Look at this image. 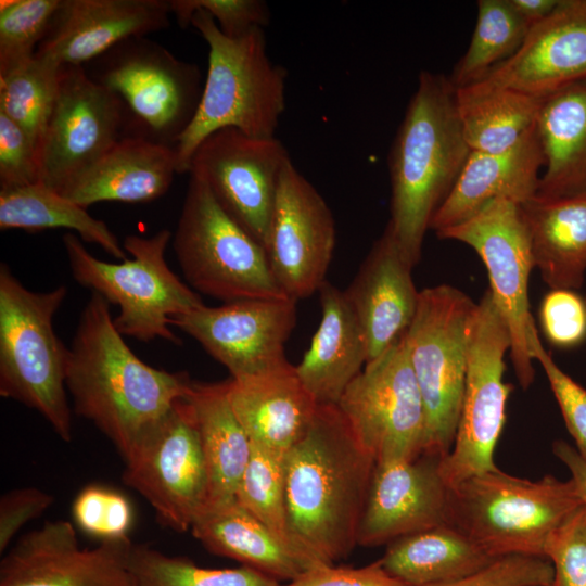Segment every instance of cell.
<instances>
[{"label":"cell","instance_id":"6da1fadb","mask_svg":"<svg viewBox=\"0 0 586 586\" xmlns=\"http://www.w3.org/2000/svg\"><path fill=\"white\" fill-rule=\"evenodd\" d=\"M66 388L77 416L92 422L127 460L184 398L192 380L146 365L114 324L109 303L92 292L68 347Z\"/></svg>","mask_w":586,"mask_h":586},{"label":"cell","instance_id":"7a4b0ae2","mask_svg":"<svg viewBox=\"0 0 586 586\" xmlns=\"http://www.w3.org/2000/svg\"><path fill=\"white\" fill-rule=\"evenodd\" d=\"M375 460L336 405H319L285 455L288 523L295 544L326 564L357 545Z\"/></svg>","mask_w":586,"mask_h":586},{"label":"cell","instance_id":"3957f363","mask_svg":"<svg viewBox=\"0 0 586 586\" xmlns=\"http://www.w3.org/2000/svg\"><path fill=\"white\" fill-rule=\"evenodd\" d=\"M471 150L442 74L422 71L388 154L391 227L416 266L438 207L453 190Z\"/></svg>","mask_w":586,"mask_h":586},{"label":"cell","instance_id":"277c9868","mask_svg":"<svg viewBox=\"0 0 586 586\" xmlns=\"http://www.w3.org/2000/svg\"><path fill=\"white\" fill-rule=\"evenodd\" d=\"M193 26L208 46V67L196 112L174 148L178 174L189 173L200 143L213 132L235 128L254 138H273L285 110L286 69L271 62L264 28L230 38L206 12Z\"/></svg>","mask_w":586,"mask_h":586},{"label":"cell","instance_id":"5b68a950","mask_svg":"<svg viewBox=\"0 0 586 586\" xmlns=\"http://www.w3.org/2000/svg\"><path fill=\"white\" fill-rule=\"evenodd\" d=\"M67 286L25 288L0 265V395L36 410L64 442L72 440L66 370L69 348L53 330Z\"/></svg>","mask_w":586,"mask_h":586},{"label":"cell","instance_id":"8992f818","mask_svg":"<svg viewBox=\"0 0 586 586\" xmlns=\"http://www.w3.org/2000/svg\"><path fill=\"white\" fill-rule=\"evenodd\" d=\"M582 506L571 479L532 481L497 469L449 487L446 524L494 558H545L550 534Z\"/></svg>","mask_w":586,"mask_h":586},{"label":"cell","instance_id":"52a82bcc","mask_svg":"<svg viewBox=\"0 0 586 586\" xmlns=\"http://www.w3.org/2000/svg\"><path fill=\"white\" fill-rule=\"evenodd\" d=\"M170 239L167 229L151 237L127 235L123 246L131 258L107 263L89 253L78 235L67 232L62 238L73 278L118 306L114 324L123 336L180 345L170 318L205 305L168 267L165 252Z\"/></svg>","mask_w":586,"mask_h":586},{"label":"cell","instance_id":"ba28073f","mask_svg":"<svg viewBox=\"0 0 586 586\" xmlns=\"http://www.w3.org/2000/svg\"><path fill=\"white\" fill-rule=\"evenodd\" d=\"M173 247L187 282L196 293L224 303L288 297L272 275L265 247L219 205L206 182L192 173Z\"/></svg>","mask_w":586,"mask_h":586},{"label":"cell","instance_id":"9c48e42d","mask_svg":"<svg viewBox=\"0 0 586 586\" xmlns=\"http://www.w3.org/2000/svg\"><path fill=\"white\" fill-rule=\"evenodd\" d=\"M477 303L461 290L440 284L420 291L404 334L425 410L422 453L446 457L460 418L468 345Z\"/></svg>","mask_w":586,"mask_h":586},{"label":"cell","instance_id":"30bf717a","mask_svg":"<svg viewBox=\"0 0 586 586\" xmlns=\"http://www.w3.org/2000/svg\"><path fill=\"white\" fill-rule=\"evenodd\" d=\"M510 349L506 321L487 289L472 319L467 373L456 437L441 461L448 487L477 474L497 470L496 445L506 421V405L513 386L504 381L505 355Z\"/></svg>","mask_w":586,"mask_h":586},{"label":"cell","instance_id":"8fae6325","mask_svg":"<svg viewBox=\"0 0 586 586\" xmlns=\"http://www.w3.org/2000/svg\"><path fill=\"white\" fill-rule=\"evenodd\" d=\"M436 234L469 245L485 265L488 290L508 327L514 373L521 387L527 390L535 375L528 346L535 322L528 300L534 260L521 205L508 199L493 200L467 220Z\"/></svg>","mask_w":586,"mask_h":586},{"label":"cell","instance_id":"7c38bea8","mask_svg":"<svg viewBox=\"0 0 586 586\" xmlns=\"http://www.w3.org/2000/svg\"><path fill=\"white\" fill-rule=\"evenodd\" d=\"M336 406L375 463L422 454L425 410L404 335L366 364Z\"/></svg>","mask_w":586,"mask_h":586},{"label":"cell","instance_id":"4fadbf2b","mask_svg":"<svg viewBox=\"0 0 586 586\" xmlns=\"http://www.w3.org/2000/svg\"><path fill=\"white\" fill-rule=\"evenodd\" d=\"M93 79L119 97L149 138L173 146L191 123L203 90L195 64L144 37L103 54Z\"/></svg>","mask_w":586,"mask_h":586},{"label":"cell","instance_id":"5bb4252c","mask_svg":"<svg viewBox=\"0 0 586 586\" xmlns=\"http://www.w3.org/2000/svg\"><path fill=\"white\" fill-rule=\"evenodd\" d=\"M122 480L151 505L164 526L179 533L191 530L207 502L208 476L186 397L125 460Z\"/></svg>","mask_w":586,"mask_h":586},{"label":"cell","instance_id":"9a60e30c","mask_svg":"<svg viewBox=\"0 0 586 586\" xmlns=\"http://www.w3.org/2000/svg\"><path fill=\"white\" fill-rule=\"evenodd\" d=\"M125 104L82 66L61 68L39 149V182L60 193L119 139Z\"/></svg>","mask_w":586,"mask_h":586},{"label":"cell","instance_id":"2e32d148","mask_svg":"<svg viewBox=\"0 0 586 586\" xmlns=\"http://www.w3.org/2000/svg\"><path fill=\"white\" fill-rule=\"evenodd\" d=\"M290 161L276 137L224 128L200 143L189 174L201 177L219 205L265 247L280 176Z\"/></svg>","mask_w":586,"mask_h":586},{"label":"cell","instance_id":"e0dca14e","mask_svg":"<svg viewBox=\"0 0 586 586\" xmlns=\"http://www.w3.org/2000/svg\"><path fill=\"white\" fill-rule=\"evenodd\" d=\"M296 323V301L246 298L220 306L203 305L170 318L214 359L230 378L266 373L290 365L285 343Z\"/></svg>","mask_w":586,"mask_h":586},{"label":"cell","instance_id":"ac0fdd59","mask_svg":"<svg viewBox=\"0 0 586 586\" xmlns=\"http://www.w3.org/2000/svg\"><path fill=\"white\" fill-rule=\"evenodd\" d=\"M335 242L329 205L290 161L280 176L265 244L272 275L288 297L297 302L319 291Z\"/></svg>","mask_w":586,"mask_h":586},{"label":"cell","instance_id":"d6986e66","mask_svg":"<svg viewBox=\"0 0 586 586\" xmlns=\"http://www.w3.org/2000/svg\"><path fill=\"white\" fill-rule=\"evenodd\" d=\"M129 538L81 548L69 521L44 522L3 555L0 586H139Z\"/></svg>","mask_w":586,"mask_h":586},{"label":"cell","instance_id":"ffe728a7","mask_svg":"<svg viewBox=\"0 0 586 586\" xmlns=\"http://www.w3.org/2000/svg\"><path fill=\"white\" fill-rule=\"evenodd\" d=\"M443 458L422 453L410 460L375 463L357 545H387L446 524L449 487L441 474Z\"/></svg>","mask_w":586,"mask_h":586},{"label":"cell","instance_id":"44dd1931","mask_svg":"<svg viewBox=\"0 0 586 586\" xmlns=\"http://www.w3.org/2000/svg\"><path fill=\"white\" fill-rule=\"evenodd\" d=\"M165 0H62L36 56L59 67L82 66L130 38L166 28Z\"/></svg>","mask_w":586,"mask_h":586},{"label":"cell","instance_id":"7402d4cb","mask_svg":"<svg viewBox=\"0 0 586 586\" xmlns=\"http://www.w3.org/2000/svg\"><path fill=\"white\" fill-rule=\"evenodd\" d=\"M586 79V0H560L519 50L479 84L545 98ZM476 84V82H475Z\"/></svg>","mask_w":586,"mask_h":586},{"label":"cell","instance_id":"603a6c76","mask_svg":"<svg viewBox=\"0 0 586 586\" xmlns=\"http://www.w3.org/2000/svg\"><path fill=\"white\" fill-rule=\"evenodd\" d=\"M413 267L386 225L344 290L366 339L367 362L393 346L415 317L420 291L412 280Z\"/></svg>","mask_w":586,"mask_h":586},{"label":"cell","instance_id":"cb8c5ba5","mask_svg":"<svg viewBox=\"0 0 586 586\" xmlns=\"http://www.w3.org/2000/svg\"><path fill=\"white\" fill-rule=\"evenodd\" d=\"M545 158L534 127L512 148L494 153L471 151L430 229L458 225L496 199L522 204L537 194Z\"/></svg>","mask_w":586,"mask_h":586},{"label":"cell","instance_id":"d4e9b609","mask_svg":"<svg viewBox=\"0 0 586 586\" xmlns=\"http://www.w3.org/2000/svg\"><path fill=\"white\" fill-rule=\"evenodd\" d=\"M176 173L173 145L126 136L59 194L84 208L103 201L144 203L164 195Z\"/></svg>","mask_w":586,"mask_h":586},{"label":"cell","instance_id":"484cf974","mask_svg":"<svg viewBox=\"0 0 586 586\" xmlns=\"http://www.w3.org/2000/svg\"><path fill=\"white\" fill-rule=\"evenodd\" d=\"M228 398L252 445L286 454L305 434L319 404L295 366L227 380Z\"/></svg>","mask_w":586,"mask_h":586},{"label":"cell","instance_id":"4316f807","mask_svg":"<svg viewBox=\"0 0 586 586\" xmlns=\"http://www.w3.org/2000/svg\"><path fill=\"white\" fill-rule=\"evenodd\" d=\"M190 531L209 552L277 581L291 582L307 570L326 564L279 538L235 499L205 505Z\"/></svg>","mask_w":586,"mask_h":586},{"label":"cell","instance_id":"83f0119b","mask_svg":"<svg viewBox=\"0 0 586 586\" xmlns=\"http://www.w3.org/2000/svg\"><path fill=\"white\" fill-rule=\"evenodd\" d=\"M321 320L296 373L319 405H336L367 364V343L344 291L319 289Z\"/></svg>","mask_w":586,"mask_h":586},{"label":"cell","instance_id":"f1b7e54d","mask_svg":"<svg viewBox=\"0 0 586 586\" xmlns=\"http://www.w3.org/2000/svg\"><path fill=\"white\" fill-rule=\"evenodd\" d=\"M535 128L545 158L537 194L586 195V79L543 98Z\"/></svg>","mask_w":586,"mask_h":586},{"label":"cell","instance_id":"f546056e","mask_svg":"<svg viewBox=\"0 0 586 586\" xmlns=\"http://www.w3.org/2000/svg\"><path fill=\"white\" fill-rule=\"evenodd\" d=\"M534 268L550 290H578L586 273V195H534L520 204Z\"/></svg>","mask_w":586,"mask_h":586},{"label":"cell","instance_id":"4dcf8cb0","mask_svg":"<svg viewBox=\"0 0 586 586\" xmlns=\"http://www.w3.org/2000/svg\"><path fill=\"white\" fill-rule=\"evenodd\" d=\"M189 402L208 476L207 504L233 500L252 454V443L228 398L227 380L192 381Z\"/></svg>","mask_w":586,"mask_h":586},{"label":"cell","instance_id":"1f68e13d","mask_svg":"<svg viewBox=\"0 0 586 586\" xmlns=\"http://www.w3.org/2000/svg\"><path fill=\"white\" fill-rule=\"evenodd\" d=\"M496 559L445 524L392 540L379 560L386 572L410 586H432L474 574Z\"/></svg>","mask_w":586,"mask_h":586},{"label":"cell","instance_id":"d6a6232c","mask_svg":"<svg viewBox=\"0 0 586 586\" xmlns=\"http://www.w3.org/2000/svg\"><path fill=\"white\" fill-rule=\"evenodd\" d=\"M543 98L502 87L472 84L455 89V102L471 151L500 152L536 125Z\"/></svg>","mask_w":586,"mask_h":586},{"label":"cell","instance_id":"836d02e7","mask_svg":"<svg viewBox=\"0 0 586 586\" xmlns=\"http://www.w3.org/2000/svg\"><path fill=\"white\" fill-rule=\"evenodd\" d=\"M65 228L81 241L101 246L113 257L125 259L124 246L103 220L41 182L0 190V229L28 232Z\"/></svg>","mask_w":586,"mask_h":586},{"label":"cell","instance_id":"e575fe53","mask_svg":"<svg viewBox=\"0 0 586 586\" xmlns=\"http://www.w3.org/2000/svg\"><path fill=\"white\" fill-rule=\"evenodd\" d=\"M530 29L509 0H479L471 41L448 78L453 87L481 81L519 50Z\"/></svg>","mask_w":586,"mask_h":586},{"label":"cell","instance_id":"d590c367","mask_svg":"<svg viewBox=\"0 0 586 586\" xmlns=\"http://www.w3.org/2000/svg\"><path fill=\"white\" fill-rule=\"evenodd\" d=\"M61 68L35 55L0 75V112L26 133L38 157L58 93Z\"/></svg>","mask_w":586,"mask_h":586},{"label":"cell","instance_id":"8d00e7d4","mask_svg":"<svg viewBox=\"0 0 586 586\" xmlns=\"http://www.w3.org/2000/svg\"><path fill=\"white\" fill-rule=\"evenodd\" d=\"M129 566L139 586H280L276 578L246 565L202 568L145 544H132Z\"/></svg>","mask_w":586,"mask_h":586},{"label":"cell","instance_id":"74e56055","mask_svg":"<svg viewBox=\"0 0 586 586\" xmlns=\"http://www.w3.org/2000/svg\"><path fill=\"white\" fill-rule=\"evenodd\" d=\"M285 455L252 445L234 499L279 538L300 548L288 523Z\"/></svg>","mask_w":586,"mask_h":586},{"label":"cell","instance_id":"f35d334b","mask_svg":"<svg viewBox=\"0 0 586 586\" xmlns=\"http://www.w3.org/2000/svg\"><path fill=\"white\" fill-rule=\"evenodd\" d=\"M62 0L0 1V75L31 60Z\"/></svg>","mask_w":586,"mask_h":586},{"label":"cell","instance_id":"ab89813d","mask_svg":"<svg viewBox=\"0 0 586 586\" xmlns=\"http://www.w3.org/2000/svg\"><path fill=\"white\" fill-rule=\"evenodd\" d=\"M75 525L99 542L129 538L133 511L129 499L100 484L85 486L72 506Z\"/></svg>","mask_w":586,"mask_h":586},{"label":"cell","instance_id":"60d3db41","mask_svg":"<svg viewBox=\"0 0 586 586\" xmlns=\"http://www.w3.org/2000/svg\"><path fill=\"white\" fill-rule=\"evenodd\" d=\"M530 353L542 366L576 449L586 460V388L566 374L545 349L536 323L528 334Z\"/></svg>","mask_w":586,"mask_h":586},{"label":"cell","instance_id":"b9f144b4","mask_svg":"<svg viewBox=\"0 0 586 586\" xmlns=\"http://www.w3.org/2000/svg\"><path fill=\"white\" fill-rule=\"evenodd\" d=\"M544 557L553 569V586H586V507L583 505L548 537Z\"/></svg>","mask_w":586,"mask_h":586},{"label":"cell","instance_id":"7bdbcfd3","mask_svg":"<svg viewBox=\"0 0 586 586\" xmlns=\"http://www.w3.org/2000/svg\"><path fill=\"white\" fill-rule=\"evenodd\" d=\"M177 23L186 28L195 11L206 12L224 35L240 37L255 27L264 28L270 20L266 2L260 0H169Z\"/></svg>","mask_w":586,"mask_h":586},{"label":"cell","instance_id":"ee69618b","mask_svg":"<svg viewBox=\"0 0 586 586\" xmlns=\"http://www.w3.org/2000/svg\"><path fill=\"white\" fill-rule=\"evenodd\" d=\"M539 323L547 341L571 348L586 339V303L574 290H550L539 306Z\"/></svg>","mask_w":586,"mask_h":586},{"label":"cell","instance_id":"f6af8a7d","mask_svg":"<svg viewBox=\"0 0 586 586\" xmlns=\"http://www.w3.org/2000/svg\"><path fill=\"white\" fill-rule=\"evenodd\" d=\"M552 581L553 569L548 559L505 556L474 574L432 586H531Z\"/></svg>","mask_w":586,"mask_h":586},{"label":"cell","instance_id":"bcb514c9","mask_svg":"<svg viewBox=\"0 0 586 586\" xmlns=\"http://www.w3.org/2000/svg\"><path fill=\"white\" fill-rule=\"evenodd\" d=\"M39 182L38 152L26 133L0 112V190Z\"/></svg>","mask_w":586,"mask_h":586},{"label":"cell","instance_id":"7dc6e473","mask_svg":"<svg viewBox=\"0 0 586 586\" xmlns=\"http://www.w3.org/2000/svg\"><path fill=\"white\" fill-rule=\"evenodd\" d=\"M53 496L28 486L11 489L0 498V552L10 547L20 530L53 504Z\"/></svg>","mask_w":586,"mask_h":586},{"label":"cell","instance_id":"c3c4849f","mask_svg":"<svg viewBox=\"0 0 586 586\" xmlns=\"http://www.w3.org/2000/svg\"><path fill=\"white\" fill-rule=\"evenodd\" d=\"M281 586V585H280ZM283 586H410L394 577L380 560L362 568L321 564L304 572Z\"/></svg>","mask_w":586,"mask_h":586},{"label":"cell","instance_id":"681fc988","mask_svg":"<svg viewBox=\"0 0 586 586\" xmlns=\"http://www.w3.org/2000/svg\"><path fill=\"white\" fill-rule=\"evenodd\" d=\"M552 451L568 468L577 494L586 507V460L579 455L576 448L564 441H555Z\"/></svg>","mask_w":586,"mask_h":586},{"label":"cell","instance_id":"f907efd6","mask_svg":"<svg viewBox=\"0 0 586 586\" xmlns=\"http://www.w3.org/2000/svg\"><path fill=\"white\" fill-rule=\"evenodd\" d=\"M517 13L532 28L557 8L560 0H509Z\"/></svg>","mask_w":586,"mask_h":586},{"label":"cell","instance_id":"816d5d0a","mask_svg":"<svg viewBox=\"0 0 586 586\" xmlns=\"http://www.w3.org/2000/svg\"><path fill=\"white\" fill-rule=\"evenodd\" d=\"M531 586H553V585L551 583V584H540V585H531Z\"/></svg>","mask_w":586,"mask_h":586},{"label":"cell","instance_id":"f5cc1de1","mask_svg":"<svg viewBox=\"0 0 586 586\" xmlns=\"http://www.w3.org/2000/svg\"><path fill=\"white\" fill-rule=\"evenodd\" d=\"M584 298H585V303H586V295H585V297H584Z\"/></svg>","mask_w":586,"mask_h":586}]
</instances>
